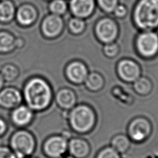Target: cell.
Masks as SVG:
<instances>
[{
  "label": "cell",
  "instance_id": "cell-1",
  "mask_svg": "<svg viewBox=\"0 0 158 158\" xmlns=\"http://www.w3.org/2000/svg\"><path fill=\"white\" fill-rule=\"evenodd\" d=\"M21 91L23 102L36 114L48 109L54 98L50 83L44 77L38 75L28 78Z\"/></svg>",
  "mask_w": 158,
  "mask_h": 158
},
{
  "label": "cell",
  "instance_id": "cell-2",
  "mask_svg": "<svg viewBox=\"0 0 158 158\" xmlns=\"http://www.w3.org/2000/svg\"><path fill=\"white\" fill-rule=\"evenodd\" d=\"M133 19L138 28L150 31L158 27V0H139L136 4Z\"/></svg>",
  "mask_w": 158,
  "mask_h": 158
},
{
  "label": "cell",
  "instance_id": "cell-3",
  "mask_svg": "<svg viewBox=\"0 0 158 158\" xmlns=\"http://www.w3.org/2000/svg\"><path fill=\"white\" fill-rule=\"evenodd\" d=\"M9 147L16 155L22 157L33 156L37 148L34 133L27 128H17L9 136Z\"/></svg>",
  "mask_w": 158,
  "mask_h": 158
},
{
  "label": "cell",
  "instance_id": "cell-4",
  "mask_svg": "<svg viewBox=\"0 0 158 158\" xmlns=\"http://www.w3.org/2000/svg\"><path fill=\"white\" fill-rule=\"evenodd\" d=\"M68 117L72 128L80 133L90 131L96 122L93 110L86 105H79L74 107L69 114Z\"/></svg>",
  "mask_w": 158,
  "mask_h": 158
},
{
  "label": "cell",
  "instance_id": "cell-5",
  "mask_svg": "<svg viewBox=\"0 0 158 158\" xmlns=\"http://www.w3.org/2000/svg\"><path fill=\"white\" fill-rule=\"evenodd\" d=\"M68 149V141L63 135H54L43 142L41 150L47 158H60Z\"/></svg>",
  "mask_w": 158,
  "mask_h": 158
},
{
  "label": "cell",
  "instance_id": "cell-6",
  "mask_svg": "<svg viewBox=\"0 0 158 158\" xmlns=\"http://www.w3.org/2000/svg\"><path fill=\"white\" fill-rule=\"evenodd\" d=\"M136 46L141 56L152 57L158 52V35L151 30L142 32L136 38Z\"/></svg>",
  "mask_w": 158,
  "mask_h": 158
},
{
  "label": "cell",
  "instance_id": "cell-7",
  "mask_svg": "<svg viewBox=\"0 0 158 158\" xmlns=\"http://www.w3.org/2000/svg\"><path fill=\"white\" fill-rule=\"evenodd\" d=\"M36 113L23 102L10 110L9 120L17 128H27L33 122Z\"/></svg>",
  "mask_w": 158,
  "mask_h": 158
},
{
  "label": "cell",
  "instance_id": "cell-8",
  "mask_svg": "<svg viewBox=\"0 0 158 158\" xmlns=\"http://www.w3.org/2000/svg\"><path fill=\"white\" fill-rule=\"evenodd\" d=\"M64 30V20L61 16L49 14L42 20L40 31L46 39L52 40L60 36Z\"/></svg>",
  "mask_w": 158,
  "mask_h": 158
},
{
  "label": "cell",
  "instance_id": "cell-9",
  "mask_svg": "<svg viewBox=\"0 0 158 158\" xmlns=\"http://www.w3.org/2000/svg\"><path fill=\"white\" fill-rule=\"evenodd\" d=\"M94 31L101 42L110 43L114 42L118 36V26L113 19L105 17L96 23Z\"/></svg>",
  "mask_w": 158,
  "mask_h": 158
},
{
  "label": "cell",
  "instance_id": "cell-10",
  "mask_svg": "<svg viewBox=\"0 0 158 158\" xmlns=\"http://www.w3.org/2000/svg\"><path fill=\"white\" fill-rule=\"evenodd\" d=\"M39 17L36 7L31 3L25 2L16 8L15 20L23 28H28L34 25Z\"/></svg>",
  "mask_w": 158,
  "mask_h": 158
},
{
  "label": "cell",
  "instance_id": "cell-11",
  "mask_svg": "<svg viewBox=\"0 0 158 158\" xmlns=\"http://www.w3.org/2000/svg\"><path fill=\"white\" fill-rule=\"evenodd\" d=\"M23 103L22 91L15 86H4L0 91V108L12 110Z\"/></svg>",
  "mask_w": 158,
  "mask_h": 158
},
{
  "label": "cell",
  "instance_id": "cell-12",
  "mask_svg": "<svg viewBox=\"0 0 158 158\" xmlns=\"http://www.w3.org/2000/svg\"><path fill=\"white\" fill-rule=\"evenodd\" d=\"M128 131L131 139L136 142H141L149 135L151 131V124L146 118L138 117L130 123Z\"/></svg>",
  "mask_w": 158,
  "mask_h": 158
},
{
  "label": "cell",
  "instance_id": "cell-13",
  "mask_svg": "<svg viewBox=\"0 0 158 158\" xmlns=\"http://www.w3.org/2000/svg\"><path fill=\"white\" fill-rule=\"evenodd\" d=\"M118 77L124 81L134 82L141 74L138 64L131 59H125L118 62L117 66Z\"/></svg>",
  "mask_w": 158,
  "mask_h": 158
},
{
  "label": "cell",
  "instance_id": "cell-14",
  "mask_svg": "<svg viewBox=\"0 0 158 158\" xmlns=\"http://www.w3.org/2000/svg\"><path fill=\"white\" fill-rule=\"evenodd\" d=\"M65 73L70 81L77 84L84 82L88 74L87 67L80 61H73L68 64Z\"/></svg>",
  "mask_w": 158,
  "mask_h": 158
},
{
  "label": "cell",
  "instance_id": "cell-15",
  "mask_svg": "<svg viewBox=\"0 0 158 158\" xmlns=\"http://www.w3.org/2000/svg\"><path fill=\"white\" fill-rule=\"evenodd\" d=\"M94 7V0H70L69 2L72 14L80 19L89 17L93 12Z\"/></svg>",
  "mask_w": 158,
  "mask_h": 158
},
{
  "label": "cell",
  "instance_id": "cell-16",
  "mask_svg": "<svg viewBox=\"0 0 158 158\" xmlns=\"http://www.w3.org/2000/svg\"><path fill=\"white\" fill-rule=\"evenodd\" d=\"M55 101L57 105L64 110H69L76 102V96L73 91L67 88L60 89L55 94Z\"/></svg>",
  "mask_w": 158,
  "mask_h": 158
},
{
  "label": "cell",
  "instance_id": "cell-17",
  "mask_svg": "<svg viewBox=\"0 0 158 158\" xmlns=\"http://www.w3.org/2000/svg\"><path fill=\"white\" fill-rule=\"evenodd\" d=\"M68 149L70 153L75 157L84 158L89 152L88 143L80 138H73L68 142Z\"/></svg>",
  "mask_w": 158,
  "mask_h": 158
},
{
  "label": "cell",
  "instance_id": "cell-18",
  "mask_svg": "<svg viewBox=\"0 0 158 158\" xmlns=\"http://www.w3.org/2000/svg\"><path fill=\"white\" fill-rule=\"evenodd\" d=\"M16 49V36L9 31L1 30L0 54H10Z\"/></svg>",
  "mask_w": 158,
  "mask_h": 158
},
{
  "label": "cell",
  "instance_id": "cell-19",
  "mask_svg": "<svg viewBox=\"0 0 158 158\" xmlns=\"http://www.w3.org/2000/svg\"><path fill=\"white\" fill-rule=\"evenodd\" d=\"M16 7L12 0L0 1V23L8 24L15 20Z\"/></svg>",
  "mask_w": 158,
  "mask_h": 158
},
{
  "label": "cell",
  "instance_id": "cell-20",
  "mask_svg": "<svg viewBox=\"0 0 158 158\" xmlns=\"http://www.w3.org/2000/svg\"><path fill=\"white\" fill-rule=\"evenodd\" d=\"M0 73L5 82L15 81L20 75L19 68L14 64L9 62L4 64L0 69Z\"/></svg>",
  "mask_w": 158,
  "mask_h": 158
},
{
  "label": "cell",
  "instance_id": "cell-21",
  "mask_svg": "<svg viewBox=\"0 0 158 158\" xmlns=\"http://www.w3.org/2000/svg\"><path fill=\"white\" fill-rule=\"evenodd\" d=\"M84 82L89 90L97 91L103 87L104 81L101 74L96 72H92L88 74Z\"/></svg>",
  "mask_w": 158,
  "mask_h": 158
},
{
  "label": "cell",
  "instance_id": "cell-22",
  "mask_svg": "<svg viewBox=\"0 0 158 158\" xmlns=\"http://www.w3.org/2000/svg\"><path fill=\"white\" fill-rule=\"evenodd\" d=\"M152 88L151 81L146 77H139L133 83L135 91L139 94L146 95L151 92Z\"/></svg>",
  "mask_w": 158,
  "mask_h": 158
},
{
  "label": "cell",
  "instance_id": "cell-23",
  "mask_svg": "<svg viewBox=\"0 0 158 158\" xmlns=\"http://www.w3.org/2000/svg\"><path fill=\"white\" fill-rule=\"evenodd\" d=\"M112 148L120 153L126 152L130 145L128 138L123 135H118L115 136L111 142Z\"/></svg>",
  "mask_w": 158,
  "mask_h": 158
},
{
  "label": "cell",
  "instance_id": "cell-24",
  "mask_svg": "<svg viewBox=\"0 0 158 158\" xmlns=\"http://www.w3.org/2000/svg\"><path fill=\"white\" fill-rule=\"evenodd\" d=\"M48 9L51 14L61 16L67 10V4L64 0H51L48 4Z\"/></svg>",
  "mask_w": 158,
  "mask_h": 158
},
{
  "label": "cell",
  "instance_id": "cell-25",
  "mask_svg": "<svg viewBox=\"0 0 158 158\" xmlns=\"http://www.w3.org/2000/svg\"><path fill=\"white\" fill-rule=\"evenodd\" d=\"M86 24L83 19L78 17L71 18L68 23V27L70 31L73 34L78 35L83 32Z\"/></svg>",
  "mask_w": 158,
  "mask_h": 158
},
{
  "label": "cell",
  "instance_id": "cell-26",
  "mask_svg": "<svg viewBox=\"0 0 158 158\" xmlns=\"http://www.w3.org/2000/svg\"><path fill=\"white\" fill-rule=\"evenodd\" d=\"M104 54L109 58L115 57L119 52V47L117 44L112 42L105 44L102 48Z\"/></svg>",
  "mask_w": 158,
  "mask_h": 158
},
{
  "label": "cell",
  "instance_id": "cell-27",
  "mask_svg": "<svg viewBox=\"0 0 158 158\" xmlns=\"http://www.w3.org/2000/svg\"><path fill=\"white\" fill-rule=\"evenodd\" d=\"M99 6L106 12H112L118 4V0H97Z\"/></svg>",
  "mask_w": 158,
  "mask_h": 158
},
{
  "label": "cell",
  "instance_id": "cell-28",
  "mask_svg": "<svg viewBox=\"0 0 158 158\" xmlns=\"http://www.w3.org/2000/svg\"><path fill=\"white\" fill-rule=\"evenodd\" d=\"M96 158H120V156L114 148H106L98 153Z\"/></svg>",
  "mask_w": 158,
  "mask_h": 158
},
{
  "label": "cell",
  "instance_id": "cell-29",
  "mask_svg": "<svg viewBox=\"0 0 158 158\" xmlns=\"http://www.w3.org/2000/svg\"><path fill=\"white\" fill-rule=\"evenodd\" d=\"M0 158H18L9 146L0 145Z\"/></svg>",
  "mask_w": 158,
  "mask_h": 158
},
{
  "label": "cell",
  "instance_id": "cell-30",
  "mask_svg": "<svg viewBox=\"0 0 158 158\" xmlns=\"http://www.w3.org/2000/svg\"><path fill=\"white\" fill-rule=\"evenodd\" d=\"M112 12L115 17L118 18H123L127 14V8L123 4H118Z\"/></svg>",
  "mask_w": 158,
  "mask_h": 158
},
{
  "label": "cell",
  "instance_id": "cell-31",
  "mask_svg": "<svg viewBox=\"0 0 158 158\" xmlns=\"http://www.w3.org/2000/svg\"><path fill=\"white\" fill-rule=\"evenodd\" d=\"M9 130L7 121L2 116H0V138L4 137Z\"/></svg>",
  "mask_w": 158,
  "mask_h": 158
},
{
  "label": "cell",
  "instance_id": "cell-32",
  "mask_svg": "<svg viewBox=\"0 0 158 158\" xmlns=\"http://www.w3.org/2000/svg\"><path fill=\"white\" fill-rule=\"evenodd\" d=\"M25 41L23 38L20 37V36H16V48L17 49H21L23 48V46H25Z\"/></svg>",
  "mask_w": 158,
  "mask_h": 158
},
{
  "label": "cell",
  "instance_id": "cell-33",
  "mask_svg": "<svg viewBox=\"0 0 158 158\" xmlns=\"http://www.w3.org/2000/svg\"><path fill=\"white\" fill-rule=\"evenodd\" d=\"M5 81L3 78V77H2L1 73H0V91L3 88V87L4 86V84H5Z\"/></svg>",
  "mask_w": 158,
  "mask_h": 158
},
{
  "label": "cell",
  "instance_id": "cell-34",
  "mask_svg": "<svg viewBox=\"0 0 158 158\" xmlns=\"http://www.w3.org/2000/svg\"><path fill=\"white\" fill-rule=\"evenodd\" d=\"M25 158H38L34 156H30V157H25Z\"/></svg>",
  "mask_w": 158,
  "mask_h": 158
},
{
  "label": "cell",
  "instance_id": "cell-35",
  "mask_svg": "<svg viewBox=\"0 0 158 158\" xmlns=\"http://www.w3.org/2000/svg\"><path fill=\"white\" fill-rule=\"evenodd\" d=\"M46 1H51V0H46Z\"/></svg>",
  "mask_w": 158,
  "mask_h": 158
},
{
  "label": "cell",
  "instance_id": "cell-36",
  "mask_svg": "<svg viewBox=\"0 0 158 158\" xmlns=\"http://www.w3.org/2000/svg\"><path fill=\"white\" fill-rule=\"evenodd\" d=\"M2 1V0H0V1Z\"/></svg>",
  "mask_w": 158,
  "mask_h": 158
}]
</instances>
